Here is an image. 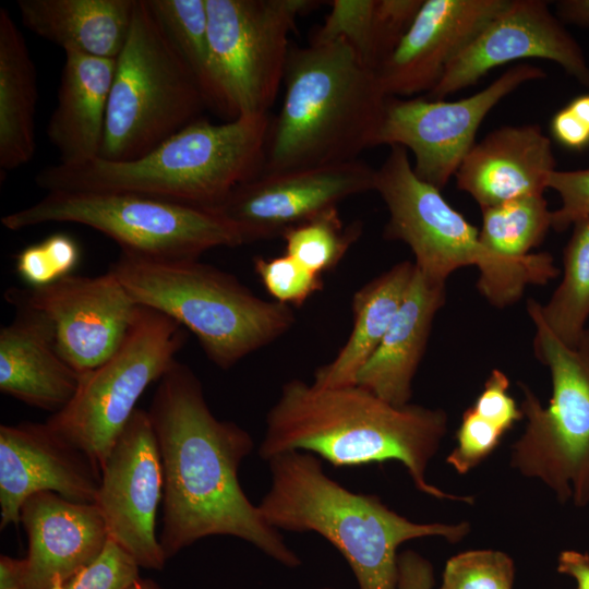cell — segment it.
<instances>
[{
	"instance_id": "43",
	"label": "cell",
	"mask_w": 589,
	"mask_h": 589,
	"mask_svg": "<svg viewBox=\"0 0 589 589\" xmlns=\"http://www.w3.org/2000/svg\"><path fill=\"white\" fill-rule=\"evenodd\" d=\"M562 23L589 27V0H560L554 2Z\"/></svg>"
},
{
	"instance_id": "32",
	"label": "cell",
	"mask_w": 589,
	"mask_h": 589,
	"mask_svg": "<svg viewBox=\"0 0 589 589\" xmlns=\"http://www.w3.org/2000/svg\"><path fill=\"white\" fill-rule=\"evenodd\" d=\"M361 233V223L345 225L338 207H332L290 228L281 238L285 254L323 276L339 264Z\"/></svg>"
},
{
	"instance_id": "23",
	"label": "cell",
	"mask_w": 589,
	"mask_h": 589,
	"mask_svg": "<svg viewBox=\"0 0 589 589\" xmlns=\"http://www.w3.org/2000/svg\"><path fill=\"white\" fill-rule=\"evenodd\" d=\"M445 287L446 283L426 278L416 268L387 332L359 371L357 385L395 406L410 404L434 317L445 304Z\"/></svg>"
},
{
	"instance_id": "33",
	"label": "cell",
	"mask_w": 589,
	"mask_h": 589,
	"mask_svg": "<svg viewBox=\"0 0 589 589\" xmlns=\"http://www.w3.org/2000/svg\"><path fill=\"white\" fill-rule=\"evenodd\" d=\"M515 565L496 550H471L452 556L440 589H513Z\"/></svg>"
},
{
	"instance_id": "19",
	"label": "cell",
	"mask_w": 589,
	"mask_h": 589,
	"mask_svg": "<svg viewBox=\"0 0 589 589\" xmlns=\"http://www.w3.org/2000/svg\"><path fill=\"white\" fill-rule=\"evenodd\" d=\"M508 0H423L410 27L376 70L387 97L431 92L452 60Z\"/></svg>"
},
{
	"instance_id": "5",
	"label": "cell",
	"mask_w": 589,
	"mask_h": 589,
	"mask_svg": "<svg viewBox=\"0 0 589 589\" xmlns=\"http://www.w3.org/2000/svg\"><path fill=\"white\" fill-rule=\"evenodd\" d=\"M271 120L269 115L224 123L200 118L133 160L58 163L35 181L47 192H125L215 209L262 172Z\"/></svg>"
},
{
	"instance_id": "1",
	"label": "cell",
	"mask_w": 589,
	"mask_h": 589,
	"mask_svg": "<svg viewBox=\"0 0 589 589\" xmlns=\"http://www.w3.org/2000/svg\"><path fill=\"white\" fill-rule=\"evenodd\" d=\"M147 412L163 465L159 542L166 558L205 537L230 536L287 567H298V554L239 482V467L254 446L252 436L212 413L189 365L172 363L158 381Z\"/></svg>"
},
{
	"instance_id": "25",
	"label": "cell",
	"mask_w": 589,
	"mask_h": 589,
	"mask_svg": "<svg viewBox=\"0 0 589 589\" xmlns=\"http://www.w3.org/2000/svg\"><path fill=\"white\" fill-rule=\"evenodd\" d=\"M136 0H17L22 23L64 52L117 59Z\"/></svg>"
},
{
	"instance_id": "46",
	"label": "cell",
	"mask_w": 589,
	"mask_h": 589,
	"mask_svg": "<svg viewBox=\"0 0 589 589\" xmlns=\"http://www.w3.org/2000/svg\"><path fill=\"white\" fill-rule=\"evenodd\" d=\"M127 589H163L155 581L151 579H141L139 578Z\"/></svg>"
},
{
	"instance_id": "12",
	"label": "cell",
	"mask_w": 589,
	"mask_h": 589,
	"mask_svg": "<svg viewBox=\"0 0 589 589\" xmlns=\"http://www.w3.org/2000/svg\"><path fill=\"white\" fill-rule=\"evenodd\" d=\"M211 109L230 120L266 116L284 82L289 35L313 0H206Z\"/></svg>"
},
{
	"instance_id": "28",
	"label": "cell",
	"mask_w": 589,
	"mask_h": 589,
	"mask_svg": "<svg viewBox=\"0 0 589 589\" xmlns=\"http://www.w3.org/2000/svg\"><path fill=\"white\" fill-rule=\"evenodd\" d=\"M423 0H333L313 40L340 39L371 69L395 50Z\"/></svg>"
},
{
	"instance_id": "24",
	"label": "cell",
	"mask_w": 589,
	"mask_h": 589,
	"mask_svg": "<svg viewBox=\"0 0 589 589\" xmlns=\"http://www.w3.org/2000/svg\"><path fill=\"white\" fill-rule=\"evenodd\" d=\"M64 55L47 136L60 154L59 164L79 166L100 155L116 59Z\"/></svg>"
},
{
	"instance_id": "48",
	"label": "cell",
	"mask_w": 589,
	"mask_h": 589,
	"mask_svg": "<svg viewBox=\"0 0 589 589\" xmlns=\"http://www.w3.org/2000/svg\"><path fill=\"white\" fill-rule=\"evenodd\" d=\"M322 589H332V588H322Z\"/></svg>"
},
{
	"instance_id": "45",
	"label": "cell",
	"mask_w": 589,
	"mask_h": 589,
	"mask_svg": "<svg viewBox=\"0 0 589 589\" xmlns=\"http://www.w3.org/2000/svg\"><path fill=\"white\" fill-rule=\"evenodd\" d=\"M568 109L589 128V94L574 98Z\"/></svg>"
},
{
	"instance_id": "22",
	"label": "cell",
	"mask_w": 589,
	"mask_h": 589,
	"mask_svg": "<svg viewBox=\"0 0 589 589\" xmlns=\"http://www.w3.org/2000/svg\"><path fill=\"white\" fill-rule=\"evenodd\" d=\"M13 305V320L0 329V390L56 413L74 397L81 374L60 356L47 318Z\"/></svg>"
},
{
	"instance_id": "38",
	"label": "cell",
	"mask_w": 589,
	"mask_h": 589,
	"mask_svg": "<svg viewBox=\"0 0 589 589\" xmlns=\"http://www.w3.org/2000/svg\"><path fill=\"white\" fill-rule=\"evenodd\" d=\"M561 196V206L552 211V228L563 232L581 220H589V169L554 170L548 182Z\"/></svg>"
},
{
	"instance_id": "44",
	"label": "cell",
	"mask_w": 589,
	"mask_h": 589,
	"mask_svg": "<svg viewBox=\"0 0 589 589\" xmlns=\"http://www.w3.org/2000/svg\"><path fill=\"white\" fill-rule=\"evenodd\" d=\"M26 560L8 555L0 557V589H23Z\"/></svg>"
},
{
	"instance_id": "30",
	"label": "cell",
	"mask_w": 589,
	"mask_h": 589,
	"mask_svg": "<svg viewBox=\"0 0 589 589\" xmlns=\"http://www.w3.org/2000/svg\"><path fill=\"white\" fill-rule=\"evenodd\" d=\"M481 212L482 244L507 259L520 260L531 254L552 228V211L543 194L515 199Z\"/></svg>"
},
{
	"instance_id": "17",
	"label": "cell",
	"mask_w": 589,
	"mask_h": 589,
	"mask_svg": "<svg viewBox=\"0 0 589 589\" xmlns=\"http://www.w3.org/2000/svg\"><path fill=\"white\" fill-rule=\"evenodd\" d=\"M524 59H544L589 88V64L581 47L543 0H508L452 60L440 82L426 94L445 99L474 85L494 68Z\"/></svg>"
},
{
	"instance_id": "34",
	"label": "cell",
	"mask_w": 589,
	"mask_h": 589,
	"mask_svg": "<svg viewBox=\"0 0 589 589\" xmlns=\"http://www.w3.org/2000/svg\"><path fill=\"white\" fill-rule=\"evenodd\" d=\"M77 242L65 233H55L19 252L15 268L31 288H40L71 275L80 261Z\"/></svg>"
},
{
	"instance_id": "3",
	"label": "cell",
	"mask_w": 589,
	"mask_h": 589,
	"mask_svg": "<svg viewBox=\"0 0 589 589\" xmlns=\"http://www.w3.org/2000/svg\"><path fill=\"white\" fill-rule=\"evenodd\" d=\"M262 172L342 164L375 146L387 96L375 70L340 39L290 48Z\"/></svg>"
},
{
	"instance_id": "9",
	"label": "cell",
	"mask_w": 589,
	"mask_h": 589,
	"mask_svg": "<svg viewBox=\"0 0 589 589\" xmlns=\"http://www.w3.org/2000/svg\"><path fill=\"white\" fill-rule=\"evenodd\" d=\"M536 327V357L552 378V396L543 406L526 385L520 406L527 419L513 444L510 465L522 476L538 479L556 500L576 507L589 504V328L575 347L563 344L543 323L528 300Z\"/></svg>"
},
{
	"instance_id": "13",
	"label": "cell",
	"mask_w": 589,
	"mask_h": 589,
	"mask_svg": "<svg viewBox=\"0 0 589 589\" xmlns=\"http://www.w3.org/2000/svg\"><path fill=\"white\" fill-rule=\"evenodd\" d=\"M545 76L541 68L518 63L459 100L388 97L375 146L408 148L416 176L442 191L476 144L485 116L520 85Z\"/></svg>"
},
{
	"instance_id": "10",
	"label": "cell",
	"mask_w": 589,
	"mask_h": 589,
	"mask_svg": "<svg viewBox=\"0 0 589 589\" xmlns=\"http://www.w3.org/2000/svg\"><path fill=\"white\" fill-rule=\"evenodd\" d=\"M51 223L87 226L112 239L121 253L153 261L199 260L211 249L243 244L215 209L125 192H47L1 218L12 231Z\"/></svg>"
},
{
	"instance_id": "7",
	"label": "cell",
	"mask_w": 589,
	"mask_h": 589,
	"mask_svg": "<svg viewBox=\"0 0 589 589\" xmlns=\"http://www.w3.org/2000/svg\"><path fill=\"white\" fill-rule=\"evenodd\" d=\"M134 301L178 322L227 370L288 333L293 308L257 297L233 275L199 260L153 261L125 253L110 265Z\"/></svg>"
},
{
	"instance_id": "4",
	"label": "cell",
	"mask_w": 589,
	"mask_h": 589,
	"mask_svg": "<svg viewBox=\"0 0 589 589\" xmlns=\"http://www.w3.org/2000/svg\"><path fill=\"white\" fill-rule=\"evenodd\" d=\"M271 486L257 505L278 531L315 532L340 552L359 589H398V548L410 540L442 537L461 541L469 532L458 524L409 520L378 496L356 493L329 478L322 459L290 452L267 461Z\"/></svg>"
},
{
	"instance_id": "37",
	"label": "cell",
	"mask_w": 589,
	"mask_h": 589,
	"mask_svg": "<svg viewBox=\"0 0 589 589\" xmlns=\"http://www.w3.org/2000/svg\"><path fill=\"white\" fill-rule=\"evenodd\" d=\"M504 433L469 407L462 414L456 434L457 445L446 462L459 474L471 471L494 452Z\"/></svg>"
},
{
	"instance_id": "11",
	"label": "cell",
	"mask_w": 589,
	"mask_h": 589,
	"mask_svg": "<svg viewBox=\"0 0 589 589\" xmlns=\"http://www.w3.org/2000/svg\"><path fill=\"white\" fill-rule=\"evenodd\" d=\"M187 329L166 314L140 305L120 347L81 374L72 400L46 423L101 467L149 384L177 360Z\"/></svg>"
},
{
	"instance_id": "20",
	"label": "cell",
	"mask_w": 589,
	"mask_h": 589,
	"mask_svg": "<svg viewBox=\"0 0 589 589\" xmlns=\"http://www.w3.org/2000/svg\"><path fill=\"white\" fill-rule=\"evenodd\" d=\"M28 553L23 589H49L67 581L103 550L108 532L99 508L52 492L28 497L20 514Z\"/></svg>"
},
{
	"instance_id": "39",
	"label": "cell",
	"mask_w": 589,
	"mask_h": 589,
	"mask_svg": "<svg viewBox=\"0 0 589 589\" xmlns=\"http://www.w3.org/2000/svg\"><path fill=\"white\" fill-rule=\"evenodd\" d=\"M509 380L498 369H494L486 378L482 392L477 397L472 409L482 418L507 432L524 414L508 394Z\"/></svg>"
},
{
	"instance_id": "21",
	"label": "cell",
	"mask_w": 589,
	"mask_h": 589,
	"mask_svg": "<svg viewBox=\"0 0 589 589\" xmlns=\"http://www.w3.org/2000/svg\"><path fill=\"white\" fill-rule=\"evenodd\" d=\"M556 161L539 124L503 125L476 143L455 173L481 209L548 189Z\"/></svg>"
},
{
	"instance_id": "31",
	"label": "cell",
	"mask_w": 589,
	"mask_h": 589,
	"mask_svg": "<svg viewBox=\"0 0 589 589\" xmlns=\"http://www.w3.org/2000/svg\"><path fill=\"white\" fill-rule=\"evenodd\" d=\"M165 33L212 101L211 47L206 0H147Z\"/></svg>"
},
{
	"instance_id": "40",
	"label": "cell",
	"mask_w": 589,
	"mask_h": 589,
	"mask_svg": "<svg viewBox=\"0 0 589 589\" xmlns=\"http://www.w3.org/2000/svg\"><path fill=\"white\" fill-rule=\"evenodd\" d=\"M434 585L431 563L413 551L398 555V589H432Z\"/></svg>"
},
{
	"instance_id": "16",
	"label": "cell",
	"mask_w": 589,
	"mask_h": 589,
	"mask_svg": "<svg viewBox=\"0 0 589 589\" xmlns=\"http://www.w3.org/2000/svg\"><path fill=\"white\" fill-rule=\"evenodd\" d=\"M375 169L361 160L261 172L238 185L215 208L243 244L281 237L344 200L374 189Z\"/></svg>"
},
{
	"instance_id": "8",
	"label": "cell",
	"mask_w": 589,
	"mask_h": 589,
	"mask_svg": "<svg viewBox=\"0 0 589 589\" xmlns=\"http://www.w3.org/2000/svg\"><path fill=\"white\" fill-rule=\"evenodd\" d=\"M208 108L194 74L147 0H136L116 59L99 157L129 161L202 118Z\"/></svg>"
},
{
	"instance_id": "41",
	"label": "cell",
	"mask_w": 589,
	"mask_h": 589,
	"mask_svg": "<svg viewBox=\"0 0 589 589\" xmlns=\"http://www.w3.org/2000/svg\"><path fill=\"white\" fill-rule=\"evenodd\" d=\"M551 132L554 139L567 148L582 149L589 145V128L567 106L553 116Z\"/></svg>"
},
{
	"instance_id": "36",
	"label": "cell",
	"mask_w": 589,
	"mask_h": 589,
	"mask_svg": "<svg viewBox=\"0 0 589 589\" xmlns=\"http://www.w3.org/2000/svg\"><path fill=\"white\" fill-rule=\"evenodd\" d=\"M139 568L134 557L108 538L100 553L64 585L67 589H127L140 578Z\"/></svg>"
},
{
	"instance_id": "6",
	"label": "cell",
	"mask_w": 589,
	"mask_h": 589,
	"mask_svg": "<svg viewBox=\"0 0 589 589\" xmlns=\"http://www.w3.org/2000/svg\"><path fill=\"white\" fill-rule=\"evenodd\" d=\"M389 147L384 163L375 169L373 189L388 211L383 236L407 244L423 276L446 283L458 268L476 266L480 293L502 309L517 302L527 286L545 285L558 275L549 253L513 260L488 250L479 230L452 207L441 190L416 176L407 149Z\"/></svg>"
},
{
	"instance_id": "26",
	"label": "cell",
	"mask_w": 589,
	"mask_h": 589,
	"mask_svg": "<svg viewBox=\"0 0 589 589\" xmlns=\"http://www.w3.org/2000/svg\"><path fill=\"white\" fill-rule=\"evenodd\" d=\"M414 263L402 261L357 290L352 297V329L335 358L314 372L320 387L354 385L357 375L374 352L408 291Z\"/></svg>"
},
{
	"instance_id": "35",
	"label": "cell",
	"mask_w": 589,
	"mask_h": 589,
	"mask_svg": "<svg viewBox=\"0 0 589 589\" xmlns=\"http://www.w3.org/2000/svg\"><path fill=\"white\" fill-rule=\"evenodd\" d=\"M253 266L274 301L291 308L301 306L324 285L322 275L285 253L274 257L255 256Z\"/></svg>"
},
{
	"instance_id": "18",
	"label": "cell",
	"mask_w": 589,
	"mask_h": 589,
	"mask_svg": "<svg viewBox=\"0 0 589 589\" xmlns=\"http://www.w3.org/2000/svg\"><path fill=\"white\" fill-rule=\"evenodd\" d=\"M99 483L100 467L46 422L0 426L1 529L20 522L24 502L36 493L96 504Z\"/></svg>"
},
{
	"instance_id": "2",
	"label": "cell",
	"mask_w": 589,
	"mask_h": 589,
	"mask_svg": "<svg viewBox=\"0 0 589 589\" xmlns=\"http://www.w3.org/2000/svg\"><path fill=\"white\" fill-rule=\"evenodd\" d=\"M446 432L447 414L441 408L395 406L357 384L320 387L292 378L281 386L266 414L259 455L268 461L305 452L335 467L395 460L418 491L471 504L472 496L446 493L426 479L429 462Z\"/></svg>"
},
{
	"instance_id": "47",
	"label": "cell",
	"mask_w": 589,
	"mask_h": 589,
	"mask_svg": "<svg viewBox=\"0 0 589 589\" xmlns=\"http://www.w3.org/2000/svg\"><path fill=\"white\" fill-rule=\"evenodd\" d=\"M49 589H67V588H65L64 581L57 580L53 582V585Z\"/></svg>"
},
{
	"instance_id": "15",
	"label": "cell",
	"mask_w": 589,
	"mask_h": 589,
	"mask_svg": "<svg viewBox=\"0 0 589 589\" xmlns=\"http://www.w3.org/2000/svg\"><path fill=\"white\" fill-rule=\"evenodd\" d=\"M164 496V473L148 412L136 409L100 467L96 506L108 538L129 552L140 567L161 569L166 555L156 536Z\"/></svg>"
},
{
	"instance_id": "27",
	"label": "cell",
	"mask_w": 589,
	"mask_h": 589,
	"mask_svg": "<svg viewBox=\"0 0 589 589\" xmlns=\"http://www.w3.org/2000/svg\"><path fill=\"white\" fill-rule=\"evenodd\" d=\"M36 70L22 32L0 9V167L15 170L35 154Z\"/></svg>"
},
{
	"instance_id": "14",
	"label": "cell",
	"mask_w": 589,
	"mask_h": 589,
	"mask_svg": "<svg viewBox=\"0 0 589 589\" xmlns=\"http://www.w3.org/2000/svg\"><path fill=\"white\" fill-rule=\"evenodd\" d=\"M5 299L47 318L60 356L80 374L120 347L140 306L109 269L97 276L71 274L40 288H11Z\"/></svg>"
},
{
	"instance_id": "42",
	"label": "cell",
	"mask_w": 589,
	"mask_h": 589,
	"mask_svg": "<svg viewBox=\"0 0 589 589\" xmlns=\"http://www.w3.org/2000/svg\"><path fill=\"white\" fill-rule=\"evenodd\" d=\"M557 572L576 581L575 589H589V554L576 550H564L557 557Z\"/></svg>"
},
{
	"instance_id": "29",
	"label": "cell",
	"mask_w": 589,
	"mask_h": 589,
	"mask_svg": "<svg viewBox=\"0 0 589 589\" xmlns=\"http://www.w3.org/2000/svg\"><path fill=\"white\" fill-rule=\"evenodd\" d=\"M573 227L560 285L545 304L529 299L548 328L569 347L578 345L589 318V220Z\"/></svg>"
}]
</instances>
